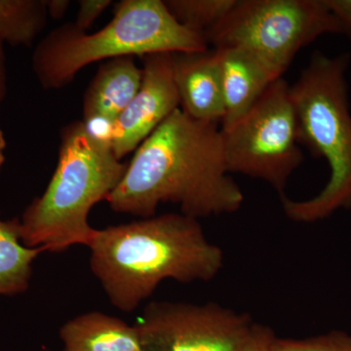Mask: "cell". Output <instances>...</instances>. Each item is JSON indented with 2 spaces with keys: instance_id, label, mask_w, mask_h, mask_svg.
Returning <instances> with one entry per match:
<instances>
[{
  "instance_id": "6da1fadb",
  "label": "cell",
  "mask_w": 351,
  "mask_h": 351,
  "mask_svg": "<svg viewBox=\"0 0 351 351\" xmlns=\"http://www.w3.org/2000/svg\"><path fill=\"white\" fill-rule=\"evenodd\" d=\"M230 174L219 124L178 108L134 152L107 201L113 211L142 219L154 217L162 203L197 219L232 214L244 195Z\"/></svg>"
},
{
  "instance_id": "7a4b0ae2",
  "label": "cell",
  "mask_w": 351,
  "mask_h": 351,
  "mask_svg": "<svg viewBox=\"0 0 351 351\" xmlns=\"http://www.w3.org/2000/svg\"><path fill=\"white\" fill-rule=\"evenodd\" d=\"M90 267L110 304L135 311L166 279L208 282L223 267V252L212 243L199 219L169 213L97 230Z\"/></svg>"
},
{
  "instance_id": "3957f363",
  "label": "cell",
  "mask_w": 351,
  "mask_h": 351,
  "mask_svg": "<svg viewBox=\"0 0 351 351\" xmlns=\"http://www.w3.org/2000/svg\"><path fill=\"white\" fill-rule=\"evenodd\" d=\"M205 36L180 24L162 0H122L108 24L93 34L73 23L60 25L36 45L32 66L46 90L68 86L82 69L119 57L204 53Z\"/></svg>"
},
{
  "instance_id": "277c9868",
  "label": "cell",
  "mask_w": 351,
  "mask_h": 351,
  "mask_svg": "<svg viewBox=\"0 0 351 351\" xmlns=\"http://www.w3.org/2000/svg\"><path fill=\"white\" fill-rule=\"evenodd\" d=\"M126 168L112 149L89 137L82 120L63 127L54 174L20 219L23 243L55 253L89 246L97 230L89 225L90 211L108 199Z\"/></svg>"
},
{
  "instance_id": "5b68a950",
  "label": "cell",
  "mask_w": 351,
  "mask_h": 351,
  "mask_svg": "<svg viewBox=\"0 0 351 351\" xmlns=\"http://www.w3.org/2000/svg\"><path fill=\"white\" fill-rule=\"evenodd\" d=\"M350 63V54L329 57L317 51L290 85L300 145L324 158L331 171L326 186L313 198L281 197L284 213L295 223H315L351 208Z\"/></svg>"
},
{
  "instance_id": "8992f818",
  "label": "cell",
  "mask_w": 351,
  "mask_h": 351,
  "mask_svg": "<svg viewBox=\"0 0 351 351\" xmlns=\"http://www.w3.org/2000/svg\"><path fill=\"white\" fill-rule=\"evenodd\" d=\"M327 34H345L326 0H237L206 34L215 48H239L282 78L295 55Z\"/></svg>"
},
{
  "instance_id": "52a82bcc",
  "label": "cell",
  "mask_w": 351,
  "mask_h": 351,
  "mask_svg": "<svg viewBox=\"0 0 351 351\" xmlns=\"http://www.w3.org/2000/svg\"><path fill=\"white\" fill-rule=\"evenodd\" d=\"M221 133L228 172L262 180L283 196L289 178L304 161L286 80L272 83L244 117Z\"/></svg>"
},
{
  "instance_id": "ba28073f",
  "label": "cell",
  "mask_w": 351,
  "mask_h": 351,
  "mask_svg": "<svg viewBox=\"0 0 351 351\" xmlns=\"http://www.w3.org/2000/svg\"><path fill=\"white\" fill-rule=\"evenodd\" d=\"M249 314L209 302H154L138 321L143 351H239L253 328Z\"/></svg>"
},
{
  "instance_id": "9c48e42d",
  "label": "cell",
  "mask_w": 351,
  "mask_h": 351,
  "mask_svg": "<svg viewBox=\"0 0 351 351\" xmlns=\"http://www.w3.org/2000/svg\"><path fill=\"white\" fill-rule=\"evenodd\" d=\"M173 56L174 53H158L143 58L141 86L128 107L115 119L112 151L119 160L135 152L180 108Z\"/></svg>"
},
{
  "instance_id": "30bf717a",
  "label": "cell",
  "mask_w": 351,
  "mask_h": 351,
  "mask_svg": "<svg viewBox=\"0 0 351 351\" xmlns=\"http://www.w3.org/2000/svg\"><path fill=\"white\" fill-rule=\"evenodd\" d=\"M173 71L182 112L199 121L221 124L225 103L214 50L189 54L175 53Z\"/></svg>"
},
{
  "instance_id": "8fae6325",
  "label": "cell",
  "mask_w": 351,
  "mask_h": 351,
  "mask_svg": "<svg viewBox=\"0 0 351 351\" xmlns=\"http://www.w3.org/2000/svg\"><path fill=\"white\" fill-rule=\"evenodd\" d=\"M223 87L225 117L221 128L232 126L244 117L276 82L262 64L245 51L215 48Z\"/></svg>"
},
{
  "instance_id": "7c38bea8",
  "label": "cell",
  "mask_w": 351,
  "mask_h": 351,
  "mask_svg": "<svg viewBox=\"0 0 351 351\" xmlns=\"http://www.w3.org/2000/svg\"><path fill=\"white\" fill-rule=\"evenodd\" d=\"M143 68L135 58H114L101 64L83 98V117L103 114L117 119L137 94Z\"/></svg>"
},
{
  "instance_id": "4fadbf2b",
  "label": "cell",
  "mask_w": 351,
  "mask_h": 351,
  "mask_svg": "<svg viewBox=\"0 0 351 351\" xmlns=\"http://www.w3.org/2000/svg\"><path fill=\"white\" fill-rule=\"evenodd\" d=\"M60 338L64 351H143L137 327L100 311L69 320Z\"/></svg>"
},
{
  "instance_id": "5bb4252c",
  "label": "cell",
  "mask_w": 351,
  "mask_h": 351,
  "mask_svg": "<svg viewBox=\"0 0 351 351\" xmlns=\"http://www.w3.org/2000/svg\"><path fill=\"white\" fill-rule=\"evenodd\" d=\"M44 252L25 246L21 237L20 219L0 218V295L27 292L31 283L32 265Z\"/></svg>"
},
{
  "instance_id": "9a60e30c",
  "label": "cell",
  "mask_w": 351,
  "mask_h": 351,
  "mask_svg": "<svg viewBox=\"0 0 351 351\" xmlns=\"http://www.w3.org/2000/svg\"><path fill=\"white\" fill-rule=\"evenodd\" d=\"M48 18L46 0H0V40L29 47Z\"/></svg>"
},
{
  "instance_id": "2e32d148",
  "label": "cell",
  "mask_w": 351,
  "mask_h": 351,
  "mask_svg": "<svg viewBox=\"0 0 351 351\" xmlns=\"http://www.w3.org/2000/svg\"><path fill=\"white\" fill-rule=\"evenodd\" d=\"M237 0H164L180 24L205 36L232 11ZM207 40V39H206Z\"/></svg>"
},
{
  "instance_id": "e0dca14e",
  "label": "cell",
  "mask_w": 351,
  "mask_h": 351,
  "mask_svg": "<svg viewBox=\"0 0 351 351\" xmlns=\"http://www.w3.org/2000/svg\"><path fill=\"white\" fill-rule=\"evenodd\" d=\"M272 351H351V336L332 331L306 339H281L276 337Z\"/></svg>"
},
{
  "instance_id": "ac0fdd59",
  "label": "cell",
  "mask_w": 351,
  "mask_h": 351,
  "mask_svg": "<svg viewBox=\"0 0 351 351\" xmlns=\"http://www.w3.org/2000/svg\"><path fill=\"white\" fill-rule=\"evenodd\" d=\"M85 131L95 142L112 149L115 119L103 114H90L82 120Z\"/></svg>"
},
{
  "instance_id": "d6986e66",
  "label": "cell",
  "mask_w": 351,
  "mask_h": 351,
  "mask_svg": "<svg viewBox=\"0 0 351 351\" xmlns=\"http://www.w3.org/2000/svg\"><path fill=\"white\" fill-rule=\"evenodd\" d=\"M80 9L76 14L75 22L73 25L82 32L88 29L96 22V20L112 5L110 0H82L78 1Z\"/></svg>"
},
{
  "instance_id": "ffe728a7",
  "label": "cell",
  "mask_w": 351,
  "mask_h": 351,
  "mask_svg": "<svg viewBox=\"0 0 351 351\" xmlns=\"http://www.w3.org/2000/svg\"><path fill=\"white\" fill-rule=\"evenodd\" d=\"M276 334L267 325L255 323L248 339L239 351H272Z\"/></svg>"
},
{
  "instance_id": "44dd1931",
  "label": "cell",
  "mask_w": 351,
  "mask_h": 351,
  "mask_svg": "<svg viewBox=\"0 0 351 351\" xmlns=\"http://www.w3.org/2000/svg\"><path fill=\"white\" fill-rule=\"evenodd\" d=\"M328 7L351 38V0H326Z\"/></svg>"
},
{
  "instance_id": "7402d4cb",
  "label": "cell",
  "mask_w": 351,
  "mask_h": 351,
  "mask_svg": "<svg viewBox=\"0 0 351 351\" xmlns=\"http://www.w3.org/2000/svg\"><path fill=\"white\" fill-rule=\"evenodd\" d=\"M71 6L69 0H46L48 17L54 20L63 19Z\"/></svg>"
},
{
  "instance_id": "603a6c76",
  "label": "cell",
  "mask_w": 351,
  "mask_h": 351,
  "mask_svg": "<svg viewBox=\"0 0 351 351\" xmlns=\"http://www.w3.org/2000/svg\"><path fill=\"white\" fill-rule=\"evenodd\" d=\"M7 89V76L4 43L0 40V105L5 98Z\"/></svg>"
},
{
  "instance_id": "cb8c5ba5",
  "label": "cell",
  "mask_w": 351,
  "mask_h": 351,
  "mask_svg": "<svg viewBox=\"0 0 351 351\" xmlns=\"http://www.w3.org/2000/svg\"><path fill=\"white\" fill-rule=\"evenodd\" d=\"M6 140L3 131L0 129V169L5 162Z\"/></svg>"
},
{
  "instance_id": "d4e9b609",
  "label": "cell",
  "mask_w": 351,
  "mask_h": 351,
  "mask_svg": "<svg viewBox=\"0 0 351 351\" xmlns=\"http://www.w3.org/2000/svg\"><path fill=\"white\" fill-rule=\"evenodd\" d=\"M39 351H50V350H39Z\"/></svg>"
}]
</instances>
